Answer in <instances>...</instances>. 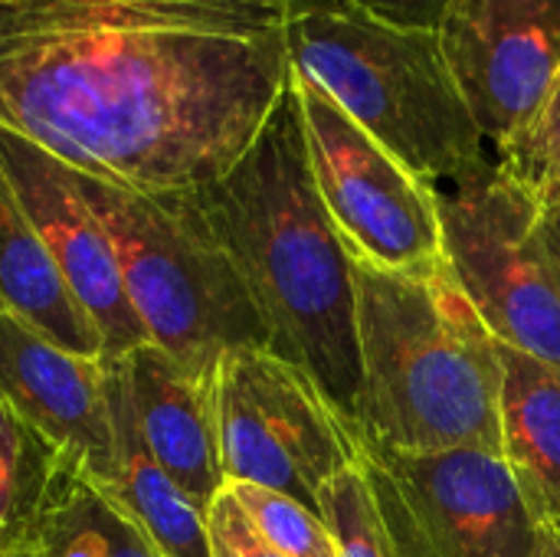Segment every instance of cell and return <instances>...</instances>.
Masks as SVG:
<instances>
[{"label":"cell","instance_id":"277c9868","mask_svg":"<svg viewBox=\"0 0 560 557\" xmlns=\"http://www.w3.org/2000/svg\"><path fill=\"white\" fill-rule=\"evenodd\" d=\"M292 72L433 187H450L495 154L466 105L436 26L377 16L348 0H289Z\"/></svg>","mask_w":560,"mask_h":557},{"label":"cell","instance_id":"d4e9b609","mask_svg":"<svg viewBox=\"0 0 560 557\" xmlns=\"http://www.w3.org/2000/svg\"><path fill=\"white\" fill-rule=\"evenodd\" d=\"M532 557H560V532H555V529H538Z\"/></svg>","mask_w":560,"mask_h":557},{"label":"cell","instance_id":"52a82bcc","mask_svg":"<svg viewBox=\"0 0 560 557\" xmlns=\"http://www.w3.org/2000/svg\"><path fill=\"white\" fill-rule=\"evenodd\" d=\"M217 417L226 483L262 486L315 512L328 483L364 456L354 420L269 348H236L220 358Z\"/></svg>","mask_w":560,"mask_h":557},{"label":"cell","instance_id":"7402d4cb","mask_svg":"<svg viewBox=\"0 0 560 557\" xmlns=\"http://www.w3.org/2000/svg\"><path fill=\"white\" fill-rule=\"evenodd\" d=\"M207 545L210 557H282L249 522L230 486L207 509Z\"/></svg>","mask_w":560,"mask_h":557},{"label":"cell","instance_id":"e0dca14e","mask_svg":"<svg viewBox=\"0 0 560 557\" xmlns=\"http://www.w3.org/2000/svg\"><path fill=\"white\" fill-rule=\"evenodd\" d=\"M20 557H164L92 483L66 463L52 502Z\"/></svg>","mask_w":560,"mask_h":557},{"label":"cell","instance_id":"4fadbf2b","mask_svg":"<svg viewBox=\"0 0 560 557\" xmlns=\"http://www.w3.org/2000/svg\"><path fill=\"white\" fill-rule=\"evenodd\" d=\"M128 401L151 456L207 512L223 492L217 374L200 378L180 368L158 345L118 358Z\"/></svg>","mask_w":560,"mask_h":557},{"label":"cell","instance_id":"ffe728a7","mask_svg":"<svg viewBox=\"0 0 560 557\" xmlns=\"http://www.w3.org/2000/svg\"><path fill=\"white\" fill-rule=\"evenodd\" d=\"M259 535L282 557H338V542L322 512L249 483H226Z\"/></svg>","mask_w":560,"mask_h":557},{"label":"cell","instance_id":"2e32d148","mask_svg":"<svg viewBox=\"0 0 560 557\" xmlns=\"http://www.w3.org/2000/svg\"><path fill=\"white\" fill-rule=\"evenodd\" d=\"M0 312L20 318L52 345L82 358H105V345L85 309L62 282L52 256L26 220L0 171Z\"/></svg>","mask_w":560,"mask_h":557},{"label":"cell","instance_id":"d6986e66","mask_svg":"<svg viewBox=\"0 0 560 557\" xmlns=\"http://www.w3.org/2000/svg\"><path fill=\"white\" fill-rule=\"evenodd\" d=\"M318 512L338 542V557H404L397 538L390 535L381 515L364 463H358L354 469L328 483V489L322 492Z\"/></svg>","mask_w":560,"mask_h":557},{"label":"cell","instance_id":"30bf717a","mask_svg":"<svg viewBox=\"0 0 560 557\" xmlns=\"http://www.w3.org/2000/svg\"><path fill=\"white\" fill-rule=\"evenodd\" d=\"M436 33L499 154L535 121L560 79V0H450Z\"/></svg>","mask_w":560,"mask_h":557},{"label":"cell","instance_id":"cb8c5ba5","mask_svg":"<svg viewBox=\"0 0 560 557\" xmlns=\"http://www.w3.org/2000/svg\"><path fill=\"white\" fill-rule=\"evenodd\" d=\"M532 187H535V197H538V227H541V236H545L555 263L560 266V171L545 174Z\"/></svg>","mask_w":560,"mask_h":557},{"label":"cell","instance_id":"ba28073f","mask_svg":"<svg viewBox=\"0 0 560 557\" xmlns=\"http://www.w3.org/2000/svg\"><path fill=\"white\" fill-rule=\"evenodd\" d=\"M361 450L404 557H532L538 525L502 453H404L364 437Z\"/></svg>","mask_w":560,"mask_h":557},{"label":"cell","instance_id":"ac0fdd59","mask_svg":"<svg viewBox=\"0 0 560 557\" xmlns=\"http://www.w3.org/2000/svg\"><path fill=\"white\" fill-rule=\"evenodd\" d=\"M66 469L59 450L0 397V557H20Z\"/></svg>","mask_w":560,"mask_h":557},{"label":"cell","instance_id":"44dd1931","mask_svg":"<svg viewBox=\"0 0 560 557\" xmlns=\"http://www.w3.org/2000/svg\"><path fill=\"white\" fill-rule=\"evenodd\" d=\"M495 161L528 184L541 181L551 171H560V79L541 112L535 115V121L509 148H502Z\"/></svg>","mask_w":560,"mask_h":557},{"label":"cell","instance_id":"3957f363","mask_svg":"<svg viewBox=\"0 0 560 557\" xmlns=\"http://www.w3.org/2000/svg\"><path fill=\"white\" fill-rule=\"evenodd\" d=\"M354 318L361 361L354 427L364 440L404 453L463 446L502 453L499 341L450 263L430 272L354 263Z\"/></svg>","mask_w":560,"mask_h":557},{"label":"cell","instance_id":"5bb4252c","mask_svg":"<svg viewBox=\"0 0 560 557\" xmlns=\"http://www.w3.org/2000/svg\"><path fill=\"white\" fill-rule=\"evenodd\" d=\"M105 397L115 433V483L102 496L164 557H210L207 512L164 473L141 440L118 358H105Z\"/></svg>","mask_w":560,"mask_h":557},{"label":"cell","instance_id":"8992f818","mask_svg":"<svg viewBox=\"0 0 560 557\" xmlns=\"http://www.w3.org/2000/svg\"><path fill=\"white\" fill-rule=\"evenodd\" d=\"M436 204L443 256L492 338L560 371V266L538 227L535 187L492 158L436 187Z\"/></svg>","mask_w":560,"mask_h":557},{"label":"cell","instance_id":"9a60e30c","mask_svg":"<svg viewBox=\"0 0 560 557\" xmlns=\"http://www.w3.org/2000/svg\"><path fill=\"white\" fill-rule=\"evenodd\" d=\"M502 456L538 529L560 532V371L499 345Z\"/></svg>","mask_w":560,"mask_h":557},{"label":"cell","instance_id":"8fae6325","mask_svg":"<svg viewBox=\"0 0 560 557\" xmlns=\"http://www.w3.org/2000/svg\"><path fill=\"white\" fill-rule=\"evenodd\" d=\"M0 171L10 181L26 220L52 256L62 282L85 309L102 335L105 358H121L151 345L138 322L115 263L112 240L82 197L75 171L36 148L33 141L0 128Z\"/></svg>","mask_w":560,"mask_h":557},{"label":"cell","instance_id":"7c38bea8","mask_svg":"<svg viewBox=\"0 0 560 557\" xmlns=\"http://www.w3.org/2000/svg\"><path fill=\"white\" fill-rule=\"evenodd\" d=\"M0 397L39 430L85 483H115V433L105 397V358L66 351L0 312Z\"/></svg>","mask_w":560,"mask_h":557},{"label":"cell","instance_id":"7a4b0ae2","mask_svg":"<svg viewBox=\"0 0 560 557\" xmlns=\"http://www.w3.org/2000/svg\"><path fill=\"white\" fill-rule=\"evenodd\" d=\"M190 197L243 276L269 351L302 368L354 420V263L318 194L292 79L246 154Z\"/></svg>","mask_w":560,"mask_h":557},{"label":"cell","instance_id":"603a6c76","mask_svg":"<svg viewBox=\"0 0 560 557\" xmlns=\"http://www.w3.org/2000/svg\"><path fill=\"white\" fill-rule=\"evenodd\" d=\"M358 3L377 16L397 20V23H413V26H436L450 0H348Z\"/></svg>","mask_w":560,"mask_h":557},{"label":"cell","instance_id":"6da1fadb","mask_svg":"<svg viewBox=\"0 0 560 557\" xmlns=\"http://www.w3.org/2000/svg\"><path fill=\"white\" fill-rule=\"evenodd\" d=\"M289 0H0V128L69 167L187 194L256 141Z\"/></svg>","mask_w":560,"mask_h":557},{"label":"cell","instance_id":"5b68a950","mask_svg":"<svg viewBox=\"0 0 560 557\" xmlns=\"http://www.w3.org/2000/svg\"><path fill=\"white\" fill-rule=\"evenodd\" d=\"M75 184L112 240L151 345L200 378H213L226 351L269 348L266 322L190 190L144 194L82 171Z\"/></svg>","mask_w":560,"mask_h":557},{"label":"cell","instance_id":"9c48e42d","mask_svg":"<svg viewBox=\"0 0 560 557\" xmlns=\"http://www.w3.org/2000/svg\"><path fill=\"white\" fill-rule=\"evenodd\" d=\"M318 194L354 263L430 272L446 263L436 187L420 181L318 85L292 72Z\"/></svg>","mask_w":560,"mask_h":557}]
</instances>
